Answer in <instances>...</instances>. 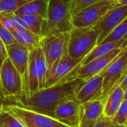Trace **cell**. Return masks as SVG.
<instances>
[{
    "instance_id": "24",
    "label": "cell",
    "mask_w": 127,
    "mask_h": 127,
    "mask_svg": "<svg viewBox=\"0 0 127 127\" xmlns=\"http://www.w3.org/2000/svg\"><path fill=\"white\" fill-rule=\"evenodd\" d=\"M32 0H2L0 1V13H15Z\"/></svg>"
},
{
    "instance_id": "30",
    "label": "cell",
    "mask_w": 127,
    "mask_h": 127,
    "mask_svg": "<svg viewBox=\"0 0 127 127\" xmlns=\"http://www.w3.org/2000/svg\"><path fill=\"white\" fill-rule=\"evenodd\" d=\"M0 22L9 30L11 32L14 30L13 28V25H12V22L11 20L10 19V18L5 14V13H0Z\"/></svg>"
},
{
    "instance_id": "39",
    "label": "cell",
    "mask_w": 127,
    "mask_h": 127,
    "mask_svg": "<svg viewBox=\"0 0 127 127\" xmlns=\"http://www.w3.org/2000/svg\"><path fill=\"white\" fill-rule=\"evenodd\" d=\"M0 92H1V91H0Z\"/></svg>"
},
{
    "instance_id": "14",
    "label": "cell",
    "mask_w": 127,
    "mask_h": 127,
    "mask_svg": "<svg viewBox=\"0 0 127 127\" xmlns=\"http://www.w3.org/2000/svg\"><path fill=\"white\" fill-rule=\"evenodd\" d=\"M7 57L22 76L23 81V90L26 89L28 80V67L29 59V50L17 42L6 46Z\"/></svg>"
},
{
    "instance_id": "29",
    "label": "cell",
    "mask_w": 127,
    "mask_h": 127,
    "mask_svg": "<svg viewBox=\"0 0 127 127\" xmlns=\"http://www.w3.org/2000/svg\"><path fill=\"white\" fill-rule=\"evenodd\" d=\"M112 124V119L103 115V114L98 119L95 127H110Z\"/></svg>"
},
{
    "instance_id": "1",
    "label": "cell",
    "mask_w": 127,
    "mask_h": 127,
    "mask_svg": "<svg viewBox=\"0 0 127 127\" xmlns=\"http://www.w3.org/2000/svg\"><path fill=\"white\" fill-rule=\"evenodd\" d=\"M85 81L78 78L66 80L28 96L4 98L3 104L16 105L53 117L56 106L62 102L75 99Z\"/></svg>"
},
{
    "instance_id": "27",
    "label": "cell",
    "mask_w": 127,
    "mask_h": 127,
    "mask_svg": "<svg viewBox=\"0 0 127 127\" xmlns=\"http://www.w3.org/2000/svg\"><path fill=\"white\" fill-rule=\"evenodd\" d=\"M11 20L13 28L16 31H22L25 30H28V27L25 22V20L19 16H17L15 13H5Z\"/></svg>"
},
{
    "instance_id": "34",
    "label": "cell",
    "mask_w": 127,
    "mask_h": 127,
    "mask_svg": "<svg viewBox=\"0 0 127 127\" xmlns=\"http://www.w3.org/2000/svg\"><path fill=\"white\" fill-rule=\"evenodd\" d=\"M3 102H4V97L1 94V92H0V111L1 109L2 105H3Z\"/></svg>"
},
{
    "instance_id": "33",
    "label": "cell",
    "mask_w": 127,
    "mask_h": 127,
    "mask_svg": "<svg viewBox=\"0 0 127 127\" xmlns=\"http://www.w3.org/2000/svg\"><path fill=\"white\" fill-rule=\"evenodd\" d=\"M118 3L121 5H124L127 7V0H117Z\"/></svg>"
},
{
    "instance_id": "9",
    "label": "cell",
    "mask_w": 127,
    "mask_h": 127,
    "mask_svg": "<svg viewBox=\"0 0 127 127\" xmlns=\"http://www.w3.org/2000/svg\"><path fill=\"white\" fill-rule=\"evenodd\" d=\"M117 0H100L72 16V24L76 28L92 27L110 9L118 5Z\"/></svg>"
},
{
    "instance_id": "6",
    "label": "cell",
    "mask_w": 127,
    "mask_h": 127,
    "mask_svg": "<svg viewBox=\"0 0 127 127\" xmlns=\"http://www.w3.org/2000/svg\"><path fill=\"white\" fill-rule=\"evenodd\" d=\"M127 71V46L122 52L100 73L103 77V88L97 98L105 102L111 91L119 84Z\"/></svg>"
},
{
    "instance_id": "38",
    "label": "cell",
    "mask_w": 127,
    "mask_h": 127,
    "mask_svg": "<svg viewBox=\"0 0 127 127\" xmlns=\"http://www.w3.org/2000/svg\"><path fill=\"white\" fill-rule=\"evenodd\" d=\"M2 1V0H0V1Z\"/></svg>"
},
{
    "instance_id": "13",
    "label": "cell",
    "mask_w": 127,
    "mask_h": 127,
    "mask_svg": "<svg viewBox=\"0 0 127 127\" xmlns=\"http://www.w3.org/2000/svg\"><path fill=\"white\" fill-rule=\"evenodd\" d=\"M81 106L76 99L62 102L56 106L53 117L68 127H80Z\"/></svg>"
},
{
    "instance_id": "37",
    "label": "cell",
    "mask_w": 127,
    "mask_h": 127,
    "mask_svg": "<svg viewBox=\"0 0 127 127\" xmlns=\"http://www.w3.org/2000/svg\"><path fill=\"white\" fill-rule=\"evenodd\" d=\"M125 127H127V124H126V125H125Z\"/></svg>"
},
{
    "instance_id": "17",
    "label": "cell",
    "mask_w": 127,
    "mask_h": 127,
    "mask_svg": "<svg viewBox=\"0 0 127 127\" xmlns=\"http://www.w3.org/2000/svg\"><path fill=\"white\" fill-rule=\"evenodd\" d=\"M124 100V91L118 85L109 93L104 102L103 115L112 118Z\"/></svg>"
},
{
    "instance_id": "16",
    "label": "cell",
    "mask_w": 127,
    "mask_h": 127,
    "mask_svg": "<svg viewBox=\"0 0 127 127\" xmlns=\"http://www.w3.org/2000/svg\"><path fill=\"white\" fill-rule=\"evenodd\" d=\"M103 106L104 103L99 99L82 104L80 127H95L103 115Z\"/></svg>"
},
{
    "instance_id": "5",
    "label": "cell",
    "mask_w": 127,
    "mask_h": 127,
    "mask_svg": "<svg viewBox=\"0 0 127 127\" xmlns=\"http://www.w3.org/2000/svg\"><path fill=\"white\" fill-rule=\"evenodd\" d=\"M1 109L7 112L25 127H69L54 117L13 104H3Z\"/></svg>"
},
{
    "instance_id": "35",
    "label": "cell",
    "mask_w": 127,
    "mask_h": 127,
    "mask_svg": "<svg viewBox=\"0 0 127 127\" xmlns=\"http://www.w3.org/2000/svg\"><path fill=\"white\" fill-rule=\"evenodd\" d=\"M124 127V126H121V125L115 124L112 123V124H111V127Z\"/></svg>"
},
{
    "instance_id": "12",
    "label": "cell",
    "mask_w": 127,
    "mask_h": 127,
    "mask_svg": "<svg viewBox=\"0 0 127 127\" xmlns=\"http://www.w3.org/2000/svg\"><path fill=\"white\" fill-rule=\"evenodd\" d=\"M125 47L114 49L99 57L94 59L85 65H80L77 71L76 77L87 80L89 78L101 73L122 52Z\"/></svg>"
},
{
    "instance_id": "22",
    "label": "cell",
    "mask_w": 127,
    "mask_h": 127,
    "mask_svg": "<svg viewBox=\"0 0 127 127\" xmlns=\"http://www.w3.org/2000/svg\"><path fill=\"white\" fill-rule=\"evenodd\" d=\"M67 6L71 16L75 15L80 11L100 0H62Z\"/></svg>"
},
{
    "instance_id": "3",
    "label": "cell",
    "mask_w": 127,
    "mask_h": 127,
    "mask_svg": "<svg viewBox=\"0 0 127 127\" xmlns=\"http://www.w3.org/2000/svg\"><path fill=\"white\" fill-rule=\"evenodd\" d=\"M73 27L72 16L66 4L62 0H49L43 36L70 32Z\"/></svg>"
},
{
    "instance_id": "36",
    "label": "cell",
    "mask_w": 127,
    "mask_h": 127,
    "mask_svg": "<svg viewBox=\"0 0 127 127\" xmlns=\"http://www.w3.org/2000/svg\"><path fill=\"white\" fill-rule=\"evenodd\" d=\"M124 100H127V89L124 91Z\"/></svg>"
},
{
    "instance_id": "32",
    "label": "cell",
    "mask_w": 127,
    "mask_h": 127,
    "mask_svg": "<svg viewBox=\"0 0 127 127\" xmlns=\"http://www.w3.org/2000/svg\"><path fill=\"white\" fill-rule=\"evenodd\" d=\"M118 86L124 90L125 91L126 89H127V71L126 72V74L124 75V77H122L121 82L119 83Z\"/></svg>"
},
{
    "instance_id": "2",
    "label": "cell",
    "mask_w": 127,
    "mask_h": 127,
    "mask_svg": "<svg viewBox=\"0 0 127 127\" xmlns=\"http://www.w3.org/2000/svg\"><path fill=\"white\" fill-rule=\"evenodd\" d=\"M48 74V65L43 51L38 46L29 51L27 86L25 96L44 89Z\"/></svg>"
},
{
    "instance_id": "18",
    "label": "cell",
    "mask_w": 127,
    "mask_h": 127,
    "mask_svg": "<svg viewBox=\"0 0 127 127\" xmlns=\"http://www.w3.org/2000/svg\"><path fill=\"white\" fill-rule=\"evenodd\" d=\"M127 45V36L124 37V39L118 40V41H115V42H106V43H102L98 45H96L92 51L82 60L80 65H85L94 59L99 57L114 49L121 48V47H125Z\"/></svg>"
},
{
    "instance_id": "21",
    "label": "cell",
    "mask_w": 127,
    "mask_h": 127,
    "mask_svg": "<svg viewBox=\"0 0 127 127\" xmlns=\"http://www.w3.org/2000/svg\"><path fill=\"white\" fill-rule=\"evenodd\" d=\"M19 16H21L25 20L29 31L34 33L41 38L43 36V33L46 24L45 19L36 15H22Z\"/></svg>"
},
{
    "instance_id": "10",
    "label": "cell",
    "mask_w": 127,
    "mask_h": 127,
    "mask_svg": "<svg viewBox=\"0 0 127 127\" xmlns=\"http://www.w3.org/2000/svg\"><path fill=\"white\" fill-rule=\"evenodd\" d=\"M68 38L69 32L42 37L39 46L46 60L48 72L54 64L68 52Z\"/></svg>"
},
{
    "instance_id": "31",
    "label": "cell",
    "mask_w": 127,
    "mask_h": 127,
    "mask_svg": "<svg viewBox=\"0 0 127 127\" xmlns=\"http://www.w3.org/2000/svg\"><path fill=\"white\" fill-rule=\"evenodd\" d=\"M7 52L6 49V45L0 38V66L4 63V61L7 58Z\"/></svg>"
},
{
    "instance_id": "28",
    "label": "cell",
    "mask_w": 127,
    "mask_h": 127,
    "mask_svg": "<svg viewBox=\"0 0 127 127\" xmlns=\"http://www.w3.org/2000/svg\"><path fill=\"white\" fill-rule=\"evenodd\" d=\"M0 38L6 46L10 45L16 42L15 38L10 31H9L1 22H0Z\"/></svg>"
},
{
    "instance_id": "7",
    "label": "cell",
    "mask_w": 127,
    "mask_h": 127,
    "mask_svg": "<svg viewBox=\"0 0 127 127\" xmlns=\"http://www.w3.org/2000/svg\"><path fill=\"white\" fill-rule=\"evenodd\" d=\"M0 91L4 99L24 95L22 76L8 57L0 66Z\"/></svg>"
},
{
    "instance_id": "20",
    "label": "cell",
    "mask_w": 127,
    "mask_h": 127,
    "mask_svg": "<svg viewBox=\"0 0 127 127\" xmlns=\"http://www.w3.org/2000/svg\"><path fill=\"white\" fill-rule=\"evenodd\" d=\"M12 33L15 38L16 42L25 46L29 51L39 46L40 40L42 38L29 30H25L22 31H16L13 30Z\"/></svg>"
},
{
    "instance_id": "8",
    "label": "cell",
    "mask_w": 127,
    "mask_h": 127,
    "mask_svg": "<svg viewBox=\"0 0 127 127\" xmlns=\"http://www.w3.org/2000/svg\"><path fill=\"white\" fill-rule=\"evenodd\" d=\"M81 62L82 60L73 59L66 52L48 71L45 88L77 78V71Z\"/></svg>"
},
{
    "instance_id": "25",
    "label": "cell",
    "mask_w": 127,
    "mask_h": 127,
    "mask_svg": "<svg viewBox=\"0 0 127 127\" xmlns=\"http://www.w3.org/2000/svg\"><path fill=\"white\" fill-rule=\"evenodd\" d=\"M0 127H25L22 123L7 112L0 111Z\"/></svg>"
},
{
    "instance_id": "26",
    "label": "cell",
    "mask_w": 127,
    "mask_h": 127,
    "mask_svg": "<svg viewBox=\"0 0 127 127\" xmlns=\"http://www.w3.org/2000/svg\"><path fill=\"white\" fill-rule=\"evenodd\" d=\"M112 121L115 124L125 127L127 121V100H124L116 114L112 118Z\"/></svg>"
},
{
    "instance_id": "11",
    "label": "cell",
    "mask_w": 127,
    "mask_h": 127,
    "mask_svg": "<svg viewBox=\"0 0 127 127\" xmlns=\"http://www.w3.org/2000/svg\"><path fill=\"white\" fill-rule=\"evenodd\" d=\"M127 17V7L118 4L106 12L92 28L97 33V42L100 45L109 33Z\"/></svg>"
},
{
    "instance_id": "19",
    "label": "cell",
    "mask_w": 127,
    "mask_h": 127,
    "mask_svg": "<svg viewBox=\"0 0 127 127\" xmlns=\"http://www.w3.org/2000/svg\"><path fill=\"white\" fill-rule=\"evenodd\" d=\"M49 0H32L23 5L15 13L17 16L36 15L46 19Z\"/></svg>"
},
{
    "instance_id": "15",
    "label": "cell",
    "mask_w": 127,
    "mask_h": 127,
    "mask_svg": "<svg viewBox=\"0 0 127 127\" xmlns=\"http://www.w3.org/2000/svg\"><path fill=\"white\" fill-rule=\"evenodd\" d=\"M103 81V77L100 73L86 80L78 91L75 99L80 104L97 99L101 94Z\"/></svg>"
},
{
    "instance_id": "4",
    "label": "cell",
    "mask_w": 127,
    "mask_h": 127,
    "mask_svg": "<svg viewBox=\"0 0 127 127\" xmlns=\"http://www.w3.org/2000/svg\"><path fill=\"white\" fill-rule=\"evenodd\" d=\"M97 35L92 28L73 27L69 32L68 54L73 59L83 60L97 45Z\"/></svg>"
},
{
    "instance_id": "23",
    "label": "cell",
    "mask_w": 127,
    "mask_h": 127,
    "mask_svg": "<svg viewBox=\"0 0 127 127\" xmlns=\"http://www.w3.org/2000/svg\"><path fill=\"white\" fill-rule=\"evenodd\" d=\"M127 36V17L121 22L110 33L109 35L100 43L111 42L115 41H118Z\"/></svg>"
}]
</instances>
